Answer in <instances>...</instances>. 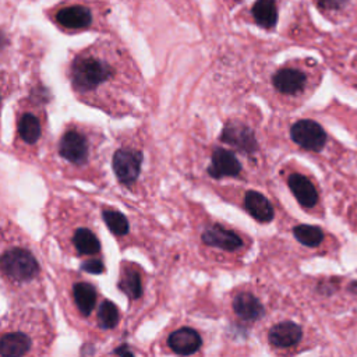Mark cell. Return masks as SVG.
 Segmentation results:
<instances>
[{
	"instance_id": "6da1fadb",
	"label": "cell",
	"mask_w": 357,
	"mask_h": 357,
	"mask_svg": "<svg viewBox=\"0 0 357 357\" xmlns=\"http://www.w3.org/2000/svg\"><path fill=\"white\" fill-rule=\"evenodd\" d=\"M113 77L112 66L96 56H79L71 67V81L77 91H95Z\"/></svg>"
},
{
	"instance_id": "7a4b0ae2",
	"label": "cell",
	"mask_w": 357,
	"mask_h": 357,
	"mask_svg": "<svg viewBox=\"0 0 357 357\" xmlns=\"http://www.w3.org/2000/svg\"><path fill=\"white\" fill-rule=\"evenodd\" d=\"M1 269L13 280L29 282L39 273V264L28 250L13 247L3 252Z\"/></svg>"
},
{
	"instance_id": "3957f363",
	"label": "cell",
	"mask_w": 357,
	"mask_h": 357,
	"mask_svg": "<svg viewBox=\"0 0 357 357\" xmlns=\"http://www.w3.org/2000/svg\"><path fill=\"white\" fill-rule=\"evenodd\" d=\"M142 160V152L137 149H117L113 155L112 166L119 181L124 185H131L139 176Z\"/></svg>"
},
{
	"instance_id": "277c9868",
	"label": "cell",
	"mask_w": 357,
	"mask_h": 357,
	"mask_svg": "<svg viewBox=\"0 0 357 357\" xmlns=\"http://www.w3.org/2000/svg\"><path fill=\"white\" fill-rule=\"evenodd\" d=\"M291 139L304 149L321 151L326 142L324 128L314 120H298L290 128Z\"/></svg>"
},
{
	"instance_id": "5b68a950",
	"label": "cell",
	"mask_w": 357,
	"mask_h": 357,
	"mask_svg": "<svg viewBox=\"0 0 357 357\" xmlns=\"http://www.w3.org/2000/svg\"><path fill=\"white\" fill-rule=\"evenodd\" d=\"M59 153L63 159L73 165L85 163L89 155V144L86 137L75 130L66 131L59 144Z\"/></svg>"
},
{
	"instance_id": "8992f818",
	"label": "cell",
	"mask_w": 357,
	"mask_h": 357,
	"mask_svg": "<svg viewBox=\"0 0 357 357\" xmlns=\"http://www.w3.org/2000/svg\"><path fill=\"white\" fill-rule=\"evenodd\" d=\"M220 141L247 153L257 151V138L252 130L240 121L226 123L220 132Z\"/></svg>"
},
{
	"instance_id": "52a82bcc",
	"label": "cell",
	"mask_w": 357,
	"mask_h": 357,
	"mask_svg": "<svg viewBox=\"0 0 357 357\" xmlns=\"http://www.w3.org/2000/svg\"><path fill=\"white\" fill-rule=\"evenodd\" d=\"M241 172V163L237 156L223 148H216L212 152L211 163L208 166V174L213 178L236 177Z\"/></svg>"
},
{
	"instance_id": "ba28073f",
	"label": "cell",
	"mask_w": 357,
	"mask_h": 357,
	"mask_svg": "<svg viewBox=\"0 0 357 357\" xmlns=\"http://www.w3.org/2000/svg\"><path fill=\"white\" fill-rule=\"evenodd\" d=\"M167 346L177 354L190 356L199 350L202 346V339L195 329L180 328L169 335Z\"/></svg>"
},
{
	"instance_id": "9c48e42d",
	"label": "cell",
	"mask_w": 357,
	"mask_h": 357,
	"mask_svg": "<svg viewBox=\"0 0 357 357\" xmlns=\"http://www.w3.org/2000/svg\"><path fill=\"white\" fill-rule=\"evenodd\" d=\"M202 241L211 247H216L225 251H234L243 245L241 237L233 230H227L219 225L208 227L202 236Z\"/></svg>"
},
{
	"instance_id": "30bf717a",
	"label": "cell",
	"mask_w": 357,
	"mask_h": 357,
	"mask_svg": "<svg viewBox=\"0 0 357 357\" xmlns=\"http://www.w3.org/2000/svg\"><path fill=\"white\" fill-rule=\"evenodd\" d=\"M307 77L303 71L297 68H282L276 71V74L272 78V84L276 91L284 95H296L301 92L305 86Z\"/></svg>"
},
{
	"instance_id": "8fae6325",
	"label": "cell",
	"mask_w": 357,
	"mask_h": 357,
	"mask_svg": "<svg viewBox=\"0 0 357 357\" xmlns=\"http://www.w3.org/2000/svg\"><path fill=\"white\" fill-rule=\"evenodd\" d=\"M301 328L291 321H283L269 329L268 339L275 347H291L301 340Z\"/></svg>"
},
{
	"instance_id": "7c38bea8",
	"label": "cell",
	"mask_w": 357,
	"mask_h": 357,
	"mask_svg": "<svg viewBox=\"0 0 357 357\" xmlns=\"http://www.w3.org/2000/svg\"><path fill=\"white\" fill-rule=\"evenodd\" d=\"M287 185L300 205L305 208H312L318 201V192L314 184L303 174L293 173L287 178Z\"/></svg>"
},
{
	"instance_id": "4fadbf2b",
	"label": "cell",
	"mask_w": 357,
	"mask_h": 357,
	"mask_svg": "<svg viewBox=\"0 0 357 357\" xmlns=\"http://www.w3.org/2000/svg\"><path fill=\"white\" fill-rule=\"evenodd\" d=\"M244 208L245 211L254 218L257 219L258 222H262V223H268L273 219V208H272V204L269 202V199L262 195L261 192H257V191H247L244 194Z\"/></svg>"
},
{
	"instance_id": "5bb4252c",
	"label": "cell",
	"mask_w": 357,
	"mask_h": 357,
	"mask_svg": "<svg viewBox=\"0 0 357 357\" xmlns=\"http://www.w3.org/2000/svg\"><path fill=\"white\" fill-rule=\"evenodd\" d=\"M233 310L244 321H257L265 314L262 303L251 293H238L233 300Z\"/></svg>"
},
{
	"instance_id": "9a60e30c",
	"label": "cell",
	"mask_w": 357,
	"mask_h": 357,
	"mask_svg": "<svg viewBox=\"0 0 357 357\" xmlns=\"http://www.w3.org/2000/svg\"><path fill=\"white\" fill-rule=\"evenodd\" d=\"M57 22L68 29H81L89 26L92 17L86 7L84 6H71L64 7L56 14Z\"/></svg>"
},
{
	"instance_id": "2e32d148",
	"label": "cell",
	"mask_w": 357,
	"mask_h": 357,
	"mask_svg": "<svg viewBox=\"0 0 357 357\" xmlns=\"http://www.w3.org/2000/svg\"><path fill=\"white\" fill-rule=\"evenodd\" d=\"M31 339L22 332L4 333L0 339V356L18 357L24 356L31 349Z\"/></svg>"
},
{
	"instance_id": "e0dca14e",
	"label": "cell",
	"mask_w": 357,
	"mask_h": 357,
	"mask_svg": "<svg viewBox=\"0 0 357 357\" xmlns=\"http://www.w3.org/2000/svg\"><path fill=\"white\" fill-rule=\"evenodd\" d=\"M73 296L78 311L82 315H89L96 303V290L86 282H78L74 284Z\"/></svg>"
},
{
	"instance_id": "ac0fdd59",
	"label": "cell",
	"mask_w": 357,
	"mask_h": 357,
	"mask_svg": "<svg viewBox=\"0 0 357 357\" xmlns=\"http://www.w3.org/2000/svg\"><path fill=\"white\" fill-rule=\"evenodd\" d=\"M73 244L81 255H95L100 251L99 238L86 227H79L73 236Z\"/></svg>"
},
{
	"instance_id": "d6986e66",
	"label": "cell",
	"mask_w": 357,
	"mask_h": 357,
	"mask_svg": "<svg viewBox=\"0 0 357 357\" xmlns=\"http://www.w3.org/2000/svg\"><path fill=\"white\" fill-rule=\"evenodd\" d=\"M120 290L131 300H137L142 294V282L138 272L132 268L121 269L120 280H119Z\"/></svg>"
},
{
	"instance_id": "ffe728a7",
	"label": "cell",
	"mask_w": 357,
	"mask_h": 357,
	"mask_svg": "<svg viewBox=\"0 0 357 357\" xmlns=\"http://www.w3.org/2000/svg\"><path fill=\"white\" fill-rule=\"evenodd\" d=\"M252 15L261 26L272 28L278 20L275 0H257L252 7Z\"/></svg>"
},
{
	"instance_id": "44dd1931",
	"label": "cell",
	"mask_w": 357,
	"mask_h": 357,
	"mask_svg": "<svg viewBox=\"0 0 357 357\" xmlns=\"http://www.w3.org/2000/svg\"><path fill=\"white\" fill-rule=\"evenodd\" d=\"M18 134L25 144H35L42 134L39 120L31 113H24L18 120Z\"/></svg>"
},
{
	"instance_id": "7402d4cb",
	"label": "cell",
	"mask_w": 357,
	"mask_h": 357,
	"mask_svg": "<svg viewBox=\"0 0 357 357\" xmlns=\"http://www.w3.org/2000/svg\"><path fill=\"white\" fill-rule=\"evenodd\" d=\"M293 234L301 244H304L307 247H317L324 240L322 230L317 226H310V225L296 226L293 229Z\"/></svg>"
},
{
	"instance_id": "603a6c76",
	"label": "cell",
	"mask_w": 357,
	"mask_h": 357,
	"mask_svg": "<svg viewBox=\"0 0 357 357\" xmlns=\"http://www.w3.org/2000/svg\"><path fill=\"white\" fill-rule=\"evenodd\" d=\"M102 218L113 234L124 236L128 233V230H130L128 220L121 212H119L116 209H105L102 212Z\"/></svg>"
},
{
	"instance_id": "cb8c5ba5",
	"label": "cell",
	"mask_w": 357,
	"mask_h": 357,
	"mask_svg": "<svg viewBox=\"0 0 357 357\" xmlns=\"http://www.w3.org/2000/svg\"><path fill=\"white\" fill-rule=\"evenodd\" d=\"M98 322H99V326L103 329H112L117 325L119 310L112 301L103 300L100 303L99 310H98Z\"/></svg>"
},
{
	"instance_id": "d4e9b609",
	"label": "cell",
	"mask_w": 357,
	"mask_h": 357,
	"mask_svg": "<svg viewBox=\"0 0 357 357\" xmlns=\"http://www.w3.org/2000/svg\"><path fill=\"white\" fill-rule=\"evenodd\" d=\"M81 268H82V271L89 272V273H93V275L102 273V272L105 271V265H103V262H102L100 259H98V258H91V259H88V261L82 262Z\"/></svg>"
},
{
	"instance_id": "484cf974",
	"label": "cell",
	"mask_w": 357,
	"mask_h": 357,
	"mask_svg": "<svg viewBox=\"0 0 357 357\" xmlns=\"http://www.w3.org/2000/svg\"><path fill=\"white\" fill-rule=\"evenodd\" d=\"M318 1H319V4H321V6H324V7L336 8V7L342 6L344 0H318Z\"/></svg>"
},
{
	"instance_id": "4316f807",
	"label": "cell",
	"mask_w": 357,
	"mask_h": 357,
	"mask_svg": "<svg viewBox=\"0 0 357 357\" xmlns=\"http://www.w3.org/2000/svg\"><path fill=\"white\" fill-rule=\"evenodd\" d=\"M113 353H114V354H119V356H126V354H127V356H132V354H134V351L130 350L128 346H126V344H124V346H120V347L116 349Z\"/></svg>"
}]
</instances>
